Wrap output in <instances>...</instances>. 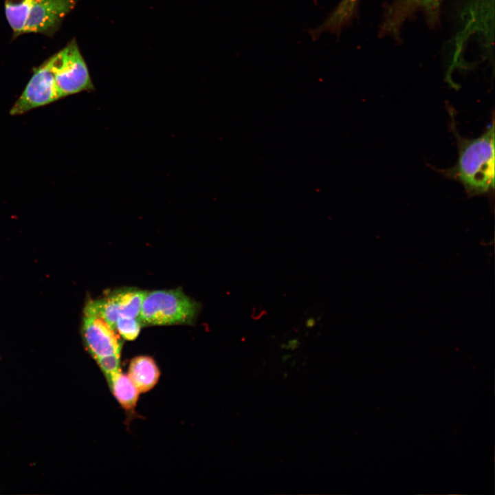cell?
Returning a JSON list of instances; mask_svg holds the SVG:
<instances>
[{
    "label": "cell",
    "instance_id": "obj_1",
    "mask_svg": "<svg viewBox=\"0 0 495 495\" xmlns=\"http://www.w3.org/2000/svg\"><path fill=\"white\" fill-rule=\"evenodd\" d=\"M452 128L456 140L458 157L443 175L461 183L470 196L483 195L494 189V121L478 137H461L456 130L454 119Z\"/></svg>",
    "mask_w": 495,
    "mask_h": 495
},
{
    "label": "cell",
    "instance_id": "obj_8",
    "mask_svg": "<svg viewBox=\"0 0 495 495\" xmlns=\"http://www.w3.org/2000/svg\"><path fill=\"white\" fill-rule=\"evenodd\" d=\"M442 0H399L389 12L384 29L395 32L404 20L415 11H422L430 22L438 17Z\"/></svg>",
    "mask_w": 495,
    "mask_h": 495
},
{
    "label": "cell",
    "instance_id": "obj_17",
    "mask_svg": "<svg viewBox=\"0 0 495 495\" xmlns=\"http://www.w3.org/2000/svg\"><path fill=\"white\" fill-rule=\"evenodd\" d=\"M349 1H350L351 3L352 4V3H353L355 0H349Z\"/></svg>",
    "mask_w": 495,
    "mask_h": 495
},
{
    "label": "cell",
    "instance_id": "obj_11",
    "mask_svg": "<svg viewBox=\"0 0 495 495\" xmlns=\"http://www.w3.org/2000/svg\"><path fill=\"white\" fill-rule=\"evenodd\" d=\"M31 0H5V13L12 30V38L23 34Z\"/></svg>",
    "mask_w": 495,
    "mask_h": 495
},
{
    "label": "cell",
    "instance_id": "obj_14",
    "mask_svg": "<svg viewBox=\"0 0 495 495\" xmlns=\"http://www.w3.org/2000/svg\"><path fill=\"white\" fill-rule=\"evenodd\" d=\"M300 345V342L298 338H293L290 340H289L288 344H282L280 346L281 348H284L286 349H290V350H295L296 349L298 346Z\"/></svg>",
    "mask_w": 495,
    "mask_h": 495
},
{
    "label": "cell",
    "instance_id": "obj_13",
    "mask_svg": "<svg viewBox=\"0 0 495 495\" xmlns=\"http://www.w3.org/2000/svg\"><path fill=\"white\" fill-rule=\"evenodd\" d=\"M105 377L120 371V353L95 359Z\"/></svg>",
    "mask_w": 495,
    "mask_h": 495
},
{
    "label": "cell",
    "instance_id": "obj_15",
    "mask_svg": "<svg viewBox=\"0 0 495 495\" xmlns=\"http://www.w3.org/2000/svg\"><path fill=\"white\" fill-rule=\"evenodd\" d=\"M316 324V320L314 318H309L306 320L305 326L307 328H312Z\"/></svg>",
    "mask_w": 495,
    "mask_h": 495
},
{
    "label": "cell",
    "instance_id": "obj_4",
    "mask_svg": "<svg viewBox=\"0 0 495 495\" xmlns=\"http://www.w3.org/2000/svg\"><path fill=\"white\" fill-rule=\"evenodd\" d=\"M467 17L461 23V29L456 38V50L454 60L448 71L450 78L452 68L458 59L463 45L470 39L471 36H477L483 39L487 47L493 44L494 38V0H469L466 4ZM483 41V39H482Z\"/></svg>",
    "mask_w": 495,
    "mask_h": 495
},
{
    "label": "cell",
    "instance_id": "obj_6",
    "mask_svg": "<svg viewBox=\"0 0 495 495\" xmlns=\"http://www.w3.org/2000/svg\"><path fill=\"white\" fill-rule=\"evenodd\" d=\"M79 0H31L23 34L52 36Z\"/></svg>",
    "mask_w": 495,
    "mask_h": 495
},
{
    "label": "cell",
    "instance_id": "obj_16",
    "mask_svg": "<svg viewBox=\"0 0 495 495\" xmlns=\"http://www.w3.org/2000/svg\"><path fill=\"white\" fill-rule=\"evenodd\" d=\"M289 358H291V355H283V358H282L283 362H285V361H286L287 359H289Z\"/></svg>",
    "mask_w": 495,
    "mask_h": 495
},
{
    "label": "cell",
    "instance_id": "obj_10",
    "mask_svg": "<svg viewBox=\"0 0 495 495\" xmlns=\"http://www.w3.org/2000/svg\"><path fill=\"white\" fill-rule=\"evenodd\" d=\"M105 378L120 405L126 411H133L140 393L129 376L119 371Z\"/></svg>",
    "mask_w": 495,
    "mask_h": 495
},
{
    "label": "cell",
    "instance_id": "obj_9",
    "mask_svg": "<svg viewBox=\"0 0 495 495\" xmlns=\"http://www.w3.org/2000/svg\"><path fill=\"white\" fill-rule=\"evenodd\" d=\"M127 375L140 393H146L157 384L160 372L152 358L140 355L131 360Z\"/></svg>",
    "mask_w": 495,
    "mask_h": 495
},
{
    "label": "cell",
    "instance_id": "obj_7",
    "mask_svg": "<svg viewBox=\"0 0 495 495\" xmlns=\"http://www.w3.org/2000/svg\"><path fill=\"white\" fill-rule=\"evenodd\" d=\"M82 336L94 359L121 351L122 343L115 330L101 318L87 311L83 318Z\"/></svg>",
    "mask_w": 495,
    "mask_h": 495
},
{
    "label": "cell",
    "instance_id": "obj_5",
    "mask_svg": "<svg viewBox=\"0 0 495 495\" xmlns=\"http://www.w3.org/2000/svg\"><path fill=\"white\" fill-rule=\"evenodd\" d=\"M146 292L133 289L114 292L102 298L90 301L85 311L104 320L115 330L118 318H138Z\"/></svg>",
    "mask_w": 495,
    "mask_h": 495
},
{
    "label": "cell",
    "instance_id": "obj_3",
    "mask_svg": "<svg viewBox=\"0 0 495 495\" xmlns=\"http://www.w3.org/2000/svg\"><path fill=\"white\" fill-rule=\"evenodd\" d=\"M46 61L52 72L59 100L94 90L87 65L75 38Z\"/></svg>",
    "mask_w": 495,
    "mask_h": 495
},
{
    "label": "cell",
    "instance_id": "obj_12",
    "mask_svg": "<svg viewBox=\"0 0 495 495\" xmlns=\"http://www.w3.org/2000/svg\"><path fill=\"white\" fill-rule=\"evenodd\" d=\"M141 322L138 318L122 317L118 319L115 331L127 340H133L139 335Z\"/></svg>",
    "mask_w": 495,
    "mask_h": 495
},
{
    "label": "cell",
    "instance_id": "obj_2",
    "mask_svg": "<svg viewBox=\"0 0 495 495\" xmlns=\"http://www.w3.org/2000/svg\"><path fill=\"white\" fill-rule=\"evenodd\" d=\"M198 304L179 290L146 292L139 320L149 325L189 324L198 313Z\"/></svg>",
    "mask_w": 495,
    "mask_h": 495
}]
</instances>
